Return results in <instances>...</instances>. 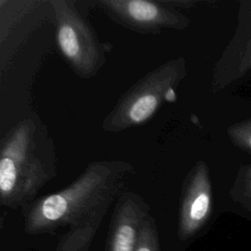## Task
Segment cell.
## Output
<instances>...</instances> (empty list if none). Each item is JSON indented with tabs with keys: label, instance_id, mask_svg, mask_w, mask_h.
Wrapping results in <instances>:
<instances>
[{
	"label": "cell",
	"instance_id": "cell-1",
	"mask_svg": "<svg viewBox=\"0 0 251 251\" xmlns=\"http://www.w3.org/2000/svg\"><path fill=\"white\" fill-rule=\"evenodd\" d=\"M134 174V167L123 160L90 162L70 185L23 209L25 231L54 234L68 227L56 251H88L109 208Z\"/></svg>",
	"mask_w": 251,
	"mask_h": 251
},
{
	"label": "cell",
	"instance_id": "cell-2",
	"mask_svg": "<svg viewBox=\"0 0 251 251\" xmlns=\"http://www.w3.org/2000/svg\"><path fill=\"white\" fill-rule=\"evenodd\" d=\"M57 175L54 141L36 117L21 120L0 141V203L25 208Z\"/></svg>",
	"mask_w": 251,
	"mask_h": 251
},
{
	"label": "cell",
	"instance_id": "cell-3",
	"mask_svg": "<svg viewBox=\"0 0 251 251\" xmlns=\"http://www.w3.org/2000/svg\"><path fill=\"white\" fill-rule=\"evenodd\" d=\"M187 75L184 58L169 60L138 79L102 121L104 131L120 133L148 122Z\"/></svg>",
	"mask_w": 251,
	"mask_h": 251
},
{
	"label": "cell",
	"instance_id": "cell-4",
	"mask_svg": "<svg viewBox=\"0 0 251 251\" xmlns=\"http://www.w3.org/2000/svg\"><path fill=\"white\" fill-rule=\"evenodd\" d=\"M58 49L80 78L95 76L107 58L91 23L74 0H50Z\"/></svg>",
	"mask_w": 251,
	"mask_h": 251
},
{
	"label": "cell",
	"instance_id": "cell-5",
	"mask_svg": "<svg viewBox=\"0 0 251 251\" xmlns=\"http://www.w3.org/2000/svg\"><path fill=\"white\" fill-rule=\"evenodd\" d=\"M93 4L116 25L141 34H159L167 29L181 31L191 23L165 0H96Z\"/></svg>",
	"mask_w": 251,
	"mask_h": 251
},
{
	"label": "cell",
	"instance_id": "cell-6",
	"mask_svg": "<svg viewBox=\"0 0 251 251\" xmlns=\"http://www.w3.org/2000/svg\"><path fill=\"white\" fill-rule=\"evenodd\" d=\"M45 19L53 21L50 0H0V74L8 71L24 40Z\"/></svg>",
	"mask_w": 251,
	"mask_h": 251
},
{
	"label": "cell",
	"instance_id": "cell-7",
	"mask_svg": "<svg viewBox=\"0 0 251 251\" xmlns=\"http://www.w3.org/2000/svg\"><path fill=\"white\" fill-rule=\"evenodd\" d=\"M212 198L209 168L199 160L186 174L181 186L177 226L181 240L192 237L204 226L212 211Z\"/></svg>",
	"mask_w": 251,
	"mask_h": 251
},
{
	"label": "cell",
	"instance_id": "cell-8",
	"mask_svg": "<svg viewBox=\"0 0 251 251\" xmlns=\"http://www.w3.org/2000/svg\"><path fill=\"white\" fill-rule=\"evenodd\" d=\"M149 211V205L140 194L124 191L112 214L106 251H134L139 227Z\"/></svg>",
	"mask_w": 251,
	"mask_h": 251
},
{
	"label": "cell",
	"instance_id": "cell-9",
	"mask_svg": "<svg viewBox=\"0 0 251 251\" xmlns=\"http://www.w3.org/2000/svg\"><path fill=\"white\" fill-rule=\"evenodd\" d=\"M134 251H161L156 222L150 214L141 223Z\"/></svg>",
	"mask_w": 251,
	"mask_h": 251
},
{
	"label": "cell",
	"instance_id": "cell-10",
	"mask_svg": "<svg viewBox=\"0 0 251 251\" xmlns=\"http://www.w3.org/2000/svg\"><path fill=\"white\" fill-rule=\"evenodd\" d=\"M249 34V38L247 39V43L245 46L243 47H239V55H238V61L234 64V66L229 70L231 71V75L228 78V81L227 83L236 78L237 76H240L242 75L246 71H248L249 69H251V33H248ZM227 49H237V48H231V47H228ZM236 58V57H235ZM234 59V58H233ZM231 59V60H233ZM229 60V61H231ZM229 61H226V62H224V63H219V65L221 64H225V63H227ZM229 71L224 75L219 80H217L216 82H213V86L214 87H220L221 83L223 82V80L226 78V76L228 75Z\"/></svg>",
	"mask_w": 251,
	"mask_h": 251
},
{
	"label": "cell",
	"instance_id": "cell-11",
	"mask_svg": "<svg viewBox=\"0 0 251 251\" xmlns=\"http://www.w3.org/2000/svg\"><path fill=\"white\" fill-rule=\"evenodd\" d=\"M230 193L234 199L247 206L251 205V163L240 168Z\"/></svg>",
	"mask_w": 251,
	"mask_h": 251
},
{
	"label": "cell",
	"instance_id": "cell-12",
	"mask_svg": "<svg viewBox=\"0 0 251 251\" xmlns=\"http://www.w3.org/2000/svg\"><path fill=\"white\" fill-rule=\"evenodd\" d=\"M226 133L236 147L251 152V119L229 126Z\"/></svg>",
	"mask_w": 251,
	"mask_h": 251
},
{
	"label": "cell",
	"instance_id": "cell-13",
	"mask_svg": "<svg viewBox=\"0 0 251 251\" xmlns=\"http://www.w3.org/2000/svg\"><path fill=\"white\" fill-rule=\"evenodd\" d=\"M170 6L179 10V9H188L193 7L196 4V1L192 0H165ZM180 11V10H179Z\"/></svg>",
	"mask_w": 251,
	"mask_h": 251
}]
</instances>
